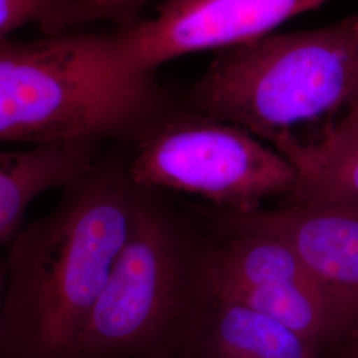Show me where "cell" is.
<instances>
[{"label":"cell","mask_w":358,"mask_h":358,"mask_svg":"<svg viewBox=\"0 0 358 358\" xmlns=\"http://www.w3.org/2000/svg\"><path fill=\"white\" fill-rule=\"evenodd\" d=\"M329 0H165L157 15L113 34L122 60L154 69L195 52L236 48L266 38L297 15Z\"/></svg>","instance_id":"8992f818"},{"label":"cell","mask_w":358,"mask_h":358,"mask_svg":"<svg viewBox=\"0 0 358 358\" xmlns=\"http://www.w3.org/2000/svg\"><path fill=\"white\" fill-rule=\"evenodd\" d=\"M60 0H0V41L29 23H41Z\"/></svg>","instance_id":"7c38bea8"},{"label":"cell","mask_w":358,"mask_h":358,"mask_svg":"<svg viewBox=\"0 0 358 358\" xmlns=\"http://www.w3.org/2000/svg\"><path fill=\"white\" fill-rule=\"evenodd\" d=\"M321 353L320 346L259 310L205 299L182 358H321Z\"/></svg>","instance_id":"ba28073f"},{"label":"cell","mask_w":358,"mask_h":358,"mask_svg":"<svg viewBox=\"0 0 358 358\" xmlns=\"http://www.w3.org/2000/svg\"><path fill=\"white\" fill-rule=\"evenodd\" d=\"M133 185L124 152L62 189L56 207L7 245L6 358H75L128 238Z\"/></svg>","instance_id":"6da1fadb"},{"label":"cell","mask_w":358,"mask_h":358,"mask_svg":"<svg viewBox=\"0 0 358 358\" xmlns=\"http://www.w3.org/2000/svg\"><path fill=\"white\" fill-rule=\"evenodd\" d=\"M192 278L183 231L161 192L133 185L128 238L75 358L182 357L198 308Z\"/></svg>","instance_id":"277c9868"},{"label":"cell","mask_w":358,"mask_h":358,"mask_svg":"<svg viewBox=\"0 0 358 358\" xmlns=\"http://www.w3.org/2000/svg\"><path fill=\"white\" fill-rule=\"evenodd\" d=\"M128 141L127 171L136 187L198 196L229 214L255 211L297 189L299 173L284 155L206 115L162 113Z\"/></svg>","instance_id":"5b68a950"},{"label":"cell","mask_w":358,"mask_h":358,"mask_svg":"<svg viewBox=\"0 0 358 358\" xmlns=\"http://www.w3.org/2000/svg\"><path fill=\"white\" fill-rule=\"evenodd\" d=\"M358 88V13L219 55L192 87L195 113L243 129L289 162L300 129L343 112Z\"/></svg>","instance_id":"3957f363"},{"label":"cell","mask_w":358,"mask_h":358,"mask_svg":"<svg viewBox=\"0 0 358 358\" xmlns=\"http://www.w3.org/2000/svg\"><path fill=\"white\" fill-rule=\"evenodd\" d=\"M300 205L358 203V106L348 105L291 159Z\"/></svg>","instance_id":"30bf717a"},{"label":"cell","mask_w":358,"mask_h":358,"mask_svg":"<svg viewBox=\"0 0 358 358\" xmlns=\"http://www.w3.org/2000/svg\"><path fill=\"white\" fill-rule=\"evenodd\" d=\"M349 105H355V106H358V88L356 90V93H355V96H353V99H352V101L349 103Z\"/></svg>","instance_id":"9a60e30c"},{"label":"cell","mask_w":358,"mask_h":358,"mask_svg":"<svg viewBox=\"0 0 358 358\" xmlns=\"http://www.w3.org/2000/svg\"><path fill=\"white\" fill-rule=\"evenodd\" d=\"M162 113L153 73L129 66L113 35L0 41V145L129 140Z\"/></svg>","instance_id":"7a4b0ae2"},{"label":"cell","mask_w":358,"mask_h":358,"mask_svg":"<svg viewBox=\"0 0 358 358\" xmlns=\"http://www.w3.org/2000/svg\"><path fill=\"white\" fill-rule=\"evenodd\" d=\"M99 145L60 143L8 150L0 148V245L24 226L40 195L63 189L99 161Z\"/></svg>","instance_id":"9c48e42d"},{"label":"cell","mask_w":358,"mask_h":358,"mask_svg":"<svg viewBox=\"0 0 358 358\" xmlns=\"http://www.w3.org/2000/svg\"><path fill=\"white\" fill-rule=\"evenodd\" d=\"M223 223L231 232L267 234L288 244L344 322L346 334L357 324L358 203H292L229 214Z\"/></svg>","instance_id":"52a82bcc"},{"label":"cell","mask_w":358,"mask_h":358,"mask_svg":"<svg viewBox=\"0 0 358 358\" xmlns=\"http://www.w3.org/2000/svg\"><path fill=\"white\" fill-rule=\"evenodd\" d=\"M336 349L332 358H358V322L336 345Z\"/></svg>","instance_id":"5bb4252c"},{"label":"cell","mask_w":358,"mask_h":358,"mask_svg":"<svg viewBox=\"0 0 358 358\" xmlns=\"http://www.w3.org/2000/svg\"><path fill=\"white\" fill-rule=\"evenodd\" d=\"M145 0H60L51 15L43 22L48 34L72 32L90 23L127 17Z\"/></svg>","instance_id":"8fae6325"},{"label":"cell","mask_w":358,"mask_h":358,"mask_svg":"<svg viewBox=\"0 0 358 358\" xmlns=\"http://www.w3.org/2000/svg\"><path fill=\"white\" fill-rule=\"evenodd\" d=\"M7 285V262L6 256L0 257V358H6L7 353V324L4 315V296Z\"/></svg>","instance_id":"4fadbf2b"}]
</instances>
